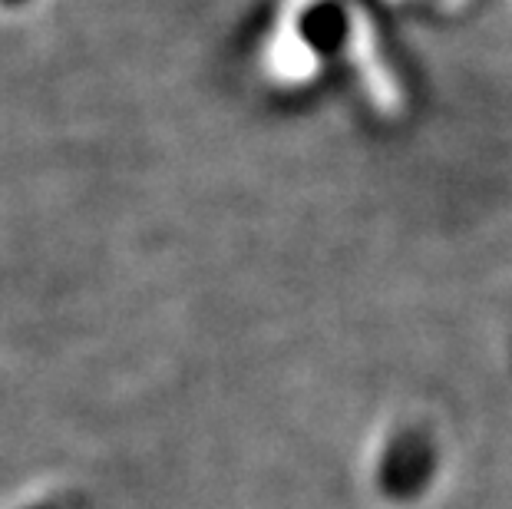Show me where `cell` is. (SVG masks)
Listing matches in <instances>:
<instances>
[{
	"mask_svg": "<svg viewBox=\"0 0 512 509\" xmlns=\"http://www.w3.org/2000/svg\"><path fill=\"white\" fill-rule=\"evenodd\" d=\"M440 467V450L430 430L403 427L387 440L377 463V490L390 503H413L430 490Z\"/></svg>",
	"mask_w": 512,
	"mask_h": 509,
	"instance_id": "6da1fadb",
	"label": "cell"
},
{
	"mask_svg": "<svg viewBox=\"0 0 512 509\" xmlns=\"http://www.w3.org/2000/svg\"><path fill=\"white\" fill-rule=\"evenodd\" d=\"M301 37L314 53H334L347 40V14L337 0H318L304 10Z\"/></svg>",
	"mask_w": 512,
	"mask_h": 509,
	"instance_id": "7a4b0ae2",
	"label": "cell"
},
{
	"mask_svg": "<svg viewBox=\"0 0 512 509\" xmlns=\"http://www.w3.org/2000/svg\"><path fill=\"white\" fill-rule=\"evenodd\" d=\"M30 509H93V500L83 490H63V493H53L47 500L34 503Z\"/></svg>",
	"mask_w": 512,
	"mask_h": 509,
	"instance_id": "3957f363",
	"label": "cell"
},
{
	"mask_svg": "<svg viewBox=\"0 0 512 509\" xmlns=\"http://www.w3.org/2000/svg\"><path fill=\"white\" fill-rule=\"evenodd\" d=\"M4 4H10V7H17V4H27V0H4Z\"/></svg>",
	"mask_w": 512,
	"mask_h": 509,
	"instance_id": "277c9868",
	"label": "cell"
}]
</instances>
